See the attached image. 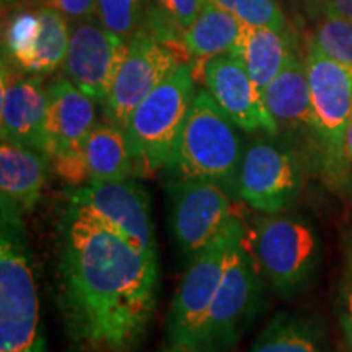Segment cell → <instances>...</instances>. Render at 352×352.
I'll use <instances>...</instances> for the list:
<instances>
[{
  "instance_id": "obj_11",
  "label": "cell",
  "mask_w": 352,
  "mask_h": 352,
  "mask_svg": "<svg viewBox=\"0 0 352 352\" xmlns=\"http://www.w3.org/2000/svg\"><path fill=\"white\" fill-rule=\"evenodd\" d=\"M170 206V230L184 256L192 258L226 228L230 191L204 178L170 179L165 184Z\"/></svg>"
},
{
  "instance_id": "obj_14",
  "label": "cell",
  "mask_w": 352,
  "mask_h": 352,
  "mask_svg": "<svg viewBox=\"0 0 352 352\" xmlns=\"http://www.w3.org/2000/svg\"><path fill=\"white\" fill-rule=\"evenodd\" d=\"M127 50L129 43L108 32L96 16L78 20L70 28L64 76L91 100L103 104Z\"/></svg>"
},
{
  "instance_id": "obj_33",
  "label": "cell",
  "mask_w": 352,
  "mask_h": 352,
  "mask_svg": "<svg viewBox=\"0 0 352 352\" xmlns=\"http://www.w3.org/2000/svg\"><path fill=\"white\" fill-rule=\"evenodd\" d=\"M351 186H352V176H351Z\"/></svg>"
},
{
  "instance_id": "obj_3",
  "label": "cell",
  "mask_w": 352,
  "mask_h": 352,
  "mask_svg": "<svg viewBox=\"0 0 352 352\" xmlns=\"http://www.w3.org/2000/svg\"><path fill=\"white\" fill-rule=\"evenodd\" d=\"M243 153L239 127L220 109L208 90H197L164 170L170 179H212L235 192Z\"/></svg>"
},
{
  "instance_id": "obj_27",
  "label": "cell",
  "mask_w": 352,
  "mask_h": 352,
  "mask_svg": "<svg viewBox=\"0 0 352 352\" xmlns=\"http://www.w3.org/2000/svg\"><path fill=\"white\" fill-rule=\"evenodd\" d=\"M336 314L347 351L352 352V233L346 239L344 259L336 294Z\"/></svg>"
},
{
  "instance_id": "obj_26",
  "label": "cell",
  "mask_w": 352,
  "mask_h": 352,
  "mask_svg": "<svg viewBox=\"0 0 352 352\" xmlns=\"http://www.w3.org/2000/svg\"><path fill=\"white\" fill-rule=\"evenodd\" d=\"M235 16L241 25L284 32L285 16L276 0H206Z\"/></svg>"
},
{
  "instance_id": "obj_22",
  "label": "cell",
  "mask_w": 352,
  "mask_h": 352,
  "mask_svg": "<svg viewBox=\"0 0 352 352\" xmlns=\"http://www.w3.org/2000/svg\"><path fill=\"white\" fill-rule=\"evenodd\" d=\"M232 54L241 60L246 72L263 94L272 78L284 67L292 51L284 32L243 25L240 39Z\"/></svg>"
},
{
  "instance_id": "obj_21",
  "label": "cell",
  "mask_w": 352,
  "mask_h": 352,
  "mask_svg": "<svg viewBox=\"0 0 352 352\" xmlns=\"http://www.w3.org/2000/svg\"><path fill=\"white\" fill-rule=\"evenodd\" d=\"M241 28L243 25L235 16L206 2L196 20L183 32V50L188 59L206 64L212 57L232 54Z\"/></svg>"
},
{
  "instance_id": "obj_7",
  "label": "cell",
  "mask_w": 352,
  "mask_h": 352,
  "mask_svg": "<svg viewBox=\"0 0 352 352\" xmlns=\"http://www.w3.org/2000/svg\"><path fill=\"white\" fill-rule=\"evenodd\" d=\"M305 65L314 108L311 131L318 139L324 176L340 184L349 171L346 131L352 114V76L315 44H310Z\"/></svg>"
},
{
  "instance_id": "obj_1",
  "label": "cell",
  "mask_w": 352,
  "mask_h": 352,
  "mask_svg": "<svg viewBox=\"0 0 352 352\" xmlns=\"http://www.w3.org/2000/svg\"><path fill=\"white\" fill-rule=\"evenodd\" d=\"M57 302L80 352H131L157 310L158 259L67 206L57 243Z\"/></svg>"
},
{
  "instance_id": "obj_4",
  "label": "cell",
  "mask_w": 352,
  "mask_h": 352,
  "mask_svg": "<svg viewBox=\"0 0 352 352\" xmlns=\"http://www.w3.org/2000/svg\"><path fill=\"white\" fill-rule=\"evenodd\" d=\"M195 67H176L140 101L124 126L138 175H152L168 164L196 96Z\"/></svg>"
},
{
  "instance_id": "obj_2",
  "label": "cell",
  "mask_w": 352,
  "mask_h": 352,
  "mask_svg": "<svg viewBox=\"0 0 352 352\" xmlns=\"http://www.w3.org/2000/svg\"><path fill=\"white\" fill-rule=\"evenodd\" d=\"M0 352H47L23 219L0 214Z\"/></svg>"
},
{
  "instance_id": "obj_6",
  "label": "cell",
  "mask_w": 352,
  "mask_h": 352,
  "mask_svg": "<svg viewBox=\"0 0 352 352\" xmlns=\"http://www.w3.org/2000/svg\"><path fill=\"white\" fill-rule=\"evenodd\" d=\"M243 235L245 227L239 219L232 217L226 228L191 258L166 318L170 346L184 347L192 352L199 349L202 329L222 283L228 256Z\"/></svg>"
},
{
  "instance_id": "obj_16",
  "label": "cell",
  "mask_w": 352,
  "mask_h": 352,
  "mask_svg": "<svg viewBox=\"0 0 352 352\" xmlns=\"http://www.w3.org/2000/svg\"><path fill=\"white\" fill-rule=\"evenodd\" d=\"M46 104L47 91L43 87L41 77L25 72L3 57L2 78H0L2 139L46 153V145H44Z\"/></svg>"
},
{
  "instance_id": "obj_8",
  "label": "cell",
  "mask_w": 352,
  "mask_h": 352,
  "mask_svg": "<svg viewBox=\"0 0 352 352\" xmlns=\"http://www.w3.org/2000/svg\"><path fill=\"white\" fill-rule=\"evenodd\" d=\"M261 274L256 258L246 250L243 235L228 256L197 352H228L235 347L261 305Z\"/></svg>"
},
{
  "instance_id": "obj_10",
  "label": "cell",
  "mask_w": 352,
  "mask_h": 352,
  "mask_svg": "<svg viewBox=\"0 0 352 352\" xmlns=\"http://www.w3.org/2000/svg\"><path fill=\"white\" fill-rule=\"evenodd\" d=\"M302 186L300 164L287 147L259 139L245 148L235 195L252 209L263 214L289 210L300 196Z\"/></svg>"
},
{
  "instance_id": "obj_32",
  "label": "cell",
  "mask_w": 352,
  "mask_h": 352,
  "mask_svg": "<svg viewBox=\"0 0 352 352\" xmlns=\"http://www.w3.org/2000/svg\"><path fill=\"white\" fill-rule=\"evenodd\" d=\"M158 352H192V351H189V349H184V347H175V346H171L170 349H165V351H158Z\"/></svg>"
},
{
  "instance_id": "obj_9",
  "label": "cell",
  "mask_w": 352,
  "mask_h": 352,
  "mask_svg": "<svg viewBox=\"0 0 352 352\" xmlns=\"http://www.w3.org/2000/svg\"><path fill=\"white\" fill-rule=\"evenodd\" d=\"M65 199L70 208L118 233L139 252L158 259L151 196L135 179L91 182L85 186L69 188Z\"/></svg>"
},
{
  "instance_id": "obj_25",
  "label": "cell",
  "mask_w": 352,
  "mask_h": 352,
  "mask_svg": "<svg viewBox=\"0 0 352 352\" xmlns=\"http://www.w3.org/2000/svg\"><path fill=\"white\" fill-rule=\"evenodd\" d=\"M329 59L352 76V21L340 16H327L316 28L314 41Z\"/></svg>"
},
{
  "instance_id": "obj_15",
  "label": "cell",
  "mask_w": 352,
  "mask_h": 352,
  "mask_svg": "<svg viewBox=\"0 0 352 352\" xmlns=\"http://www.w3.org/2000/svg\"><path fill=\"white\" fill-rule=\"evenodd\" d=\"M206 90L239 129L277 134V126L267 113L263 94L233 54L212 57L204 64Z\"/></svg>"
},
{
  "instance_id": "obj_20",
  "label": "cell",
  "mask_w": 352,
  "mask_h": 352,
  "mask_svg": "<svg viewBox=\"0 0 352 352\" xmlns=\"http://www.w3.org/2000/svg\"><path fill=\"white\" fill-rule=\"evenodd\" d=\"M88 178L91 182H114L138 175L124 127L98 122L82 148Z\"/></svg>"
},
{
  "instance_id": "obj_18",
  "label": "cell",
  "mask_w": 352,
  "mask_h": 352,
  "mask_svg": "<svg viewBox=\"0 0 352 352\" xmlns=\"http://www.w3.org/2000/svg\"><path fill=\"white\" fill-rule=\"evenodd\" d=\"M51 157L2 139L0 144V197L2 214L23 219L41 199Z\"/></svg>"
},
{
  "instance_id": "obj_24",
  "label": "cell",
  "mask_w": 352,
  "mask_h": 352,
  "mask_svg": "<svg viewBox=\"0 0 352 352\" xmlns=\"http://www.w3.org/2000/svg\"><path fill=\"white\" fill-rule=\"evenodd\" d=\"M147 0H96L95 16L108 32L129 43L142 26Z\"/></svg>"
},
{
  "instance_id": "obj_31",
  "label": "cell",
  "mask_w": 352,
  "mask_h": 352,
  "mask_svg": "<svg viewBox=\"0 0 352 352\" xmlns=\"http://www.w3.org/2000/svg\"><path fill=\"white\" fill-rule=\"evenodd\" d=\"M346 158L349 162V165H352V114L349 120V126H347L346 131Z\"/></svg>"
},
{
  "instance_id": "obj_23",
  "label": "cell",
  "mask_w": 352,
  "mask_h": 352,
  "mask_svg": "<svg viewBox=\"0 0 352 352\" xmlns=\"http://www.w3.org/2000/svg\"><path fill=\"white\" fill-rule=\"evenodd\" d=\"M250 352H331V349L314 321L283 311L263 328Z\"/></svg>"
},
{
  "instance_id": "obj_19",
  "label": "cell",
  "mask_w": 352,
  "mask_h": 352,
  "mask_svg": "<svg viewBox=\"0 0 352 352\" xmlns=\"http://www.w3.org/2000/svg\"><path fill=\"white\" fill-rule=\"evenodd\" d=\"M263 100L277 129H314V108L307 65L298 57L289 56L280 72L263 91Z\"/></svg>"
},
{
  "instance_id": "obj_29",
  "label": "cell",
  "mask_w": 352,
  "mask_h": 352,
  "mask_svg": "<svg viewBox=\"0 0 352 352\" xmlns=\"http://www.w3.org/2000/svg\"><path fill=\"white\" fill-rule=\"evenodd\" d=\"M47 6L54 7L69 20L78 21L95 16L96 0H46Z\"/></svg>"
},
{
  "instance_id": "obj_12",
  "label": "cell",
  "mask_w": 352,
  "mask_h": 352,
  "mask_svg": "<svg viewBox=\"0 0 352 352\" xmlns=\"http://www.w3.org/2000/svg\"><path fill=\"white\" fill-rule=\"evenodd\" d=\"M183 57L186 56L182 51L140 26L129 41V50L103 103L107 121L124 127L140 101L151 95L176 67L186 63Z\"/></svg>"
},
{
  "instance_id": "obj_30",
  "label": "cell",
  "mask_w": 352,
  "mask_h": 352,
  "mask_svg": "<svg viewBox=\"0 0 352 352\" xmlns=\"http://www.w3.org/2000/svg\"><path fill=\"white\" fill-rule=\"evenodd\" d=\"M324 16H340L352 21V0H323Z\"/></svg>"
},
{
  "instance_id": "obj_17",
  "label": "cell",
  "mask_w": 352,
  "mask_h": 352,
  "mask_svg": "<svg viewBox=\"0 0 352 352\" xmlns=\"http://www.w3.org/2000/svg\"><path fill=\"white\" fill-rule=\"evenodd\" d=\"M44 145L51 160L82 152L96 122L95 103L69 78H57L46 88Z\"/></svg>"
},
{
  "instance_id": "obj_28",
  "label": "cell",
  "mask_w": 352,
  "mask_h": 352,
  "mask_svg": "<svg viewBox=\"0 0 352 352\" xmlns=\"http://www.w3.org/2000/svg\"><path fill=\"white\" fill-rule=\"evenodd\" d=\"M157 7L182 30H186L204 7L206 0H155Z\"/></svg>"
},
{
  "instance_id": "obj_5",
  "label": "cell",
  "mask_w": 352,
  "mask_h": 352,
  "mask_svg": "<svg viewBox=\"0 0 352 352\" xmlns=\"http://www.w3.org/2000/svg\"><path fill=\"white\" fill-rule=\"evenodd\" d=\"M253 248L263 276L285 298L314 279L321 261V241L314 223L285 210L256 219Z\"/></svg>"
},
{
  "instance_id": "obj_13",
  "label": "cell",
  "mask_w": 352,
  "mask_h": 352,
  "mask_svg": "<svg viewBox=\"0 0 352 352\" xmlns=\"http://www.w3.org/2000/svg\"><path fill=\"white\" fill-rule=\"evenodd\" d=\"M69 19L54 7L20 10L8 19L3 34L7 60L33 76L63 67L69 50Z\"/></svg>"
}]
</instances>
